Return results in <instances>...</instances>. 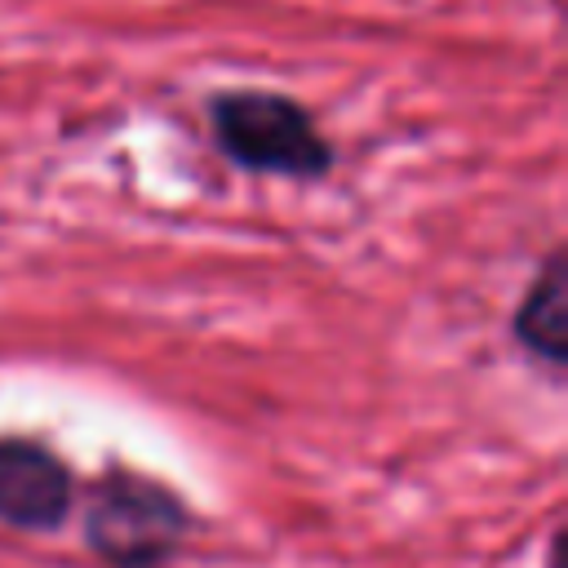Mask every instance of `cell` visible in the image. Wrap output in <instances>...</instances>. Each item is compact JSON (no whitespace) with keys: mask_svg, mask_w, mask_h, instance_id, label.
Returning a JSON list of instances; mask_svg holds the SVG:
<instances>
[{"mask_svg":"<svg viewBox=\"0 0 568 568\" xmlns=\"http://www.w3.org/2000/svg\"><path fill=\"white\" fill-rule=\"evenodd\" d=\"M515 333L541 359H564L568 355V275H564L559 257H550V266L541 271V280L524 297V306L515 315Z\"/></svg>","mask_w":568,"mask_h":568,"instance_id":"277c9868","label":"cell"},{"mask_svg":"<svg viewBox=\"0 0 568 568\" xmlns=\"http://www.w3.org/2000/svg\"><path fill=\"white\" fill-rule=\"evenodd\" d=\"M182 537V506L133 475H115L89 506V541L115 568H151Z\"/></svg>","mask_w":568,"mask_h":568,"instance_id":"7a4b0ae2","label":"cell"},{"mask_svg":"<svg viewBox=\"0 0 568 568\" xmlns=\"http://www.w3.org/2000/svg\"><path fill=\"white\" fill-rule=\"evenodd\" d=\"M213 129L231 160L266 173L315 178L328 169V146L306 111L275 93H226L213 102Z\"/></svg>","mask_w":568,"mask_h":568,"instance_id":"6da1fadb","label":"cell"},{"mask_svg":"<svg viewBox=\"0 0 568 568\" xmlns=\"http://www.w3.org/2000/svg\"><path fill=\"white\" fill-rule=\"evenodd\" d=\"M71 501L67 470L27 439H0V519L13 528H53Z\"/></svg>","mask_w":568,"mask_h":568,"instance_id":"3957f363","label":"cell"}]
</instances>
